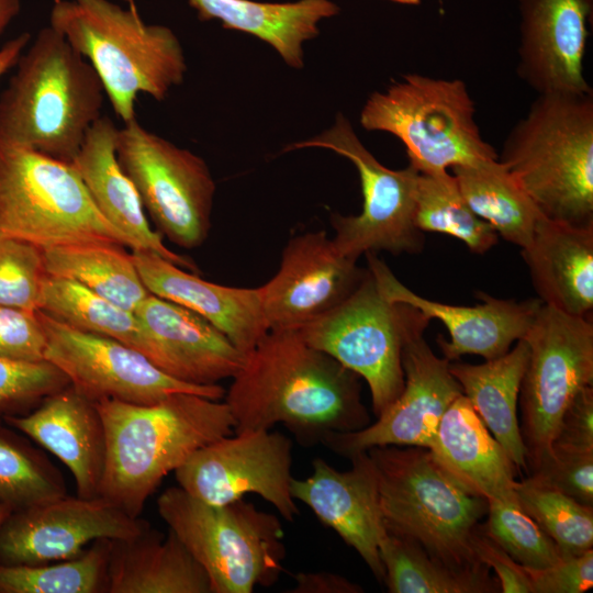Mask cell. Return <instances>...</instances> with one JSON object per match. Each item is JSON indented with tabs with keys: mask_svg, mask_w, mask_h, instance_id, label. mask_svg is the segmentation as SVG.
I'll list each match as a JSON object with an SVG mask.
<instances>
[{
	"mask_svg": "<svg viewBox=\"0 0 593 593\" xmlns=\"http://www.w3.org/2000/svg\"><path fill=\"white\" fill-rule=\"evenodd\" d=\"M225 392L234 432L287 427L303 446L370 424L360 377L309 345L296 329H270L245 355Z\"/></svg>",
	"mask_w": 593,
	"mask_h": 593,
	"instance_id": "1",
	"label": "cell"
},
{
	"mask_svg": "<svg viewBox=\"0 0 593 593\" xmlns=\"http://www.w3.org/2000/svg\"><path fill=\"white\" fill-rule=\"evenodd\" d=\"M107 456L99 495L137 518L163 479L199 448L232 435L225 402L189 392L152 404L102 399Z\"/></svg>",
	"mask_w": 593,
	"mask_h": 593,
	"instance_id": "2",
	"label": "cell"
},
{
	"mask_svg": "<svg viewBox=\"0 0 593 593\" xmlns=\"http://www.w3.org/2000/svg\"><path fill=\"white\" fill-rule=\"evenodd\" d=\"M0 94V147L71 164L102 116L105 91L92 65L51 25L19 57Z\"/></svg>",
	"mask_w": 593,
	"mask_h": 593,
	"instance_id": "3",
	"label": "cell"
},
{
	"mask_svg": "<svg viewBox=\"0 0 593 593\" xmlns=\"http://www.w3.org/2000/svg\"><path fill=\"white\" fill-rule=\"evenodd\" d=\"M367 454L387 529L415 541L456 572L491 575L473 548L488 513L483 496L465 486L427 448L388 445Z\"/></svg>",
	"mask_w": 593,
	"mask_h": 593,
	"instance_id": "4",
	"label": "cell"
},
{
	"mask_svg": "<svg viewBox=\"0 0 593 593\" xmlns=\"http://www.w3.org/2000/svg\"><path fill=\"white\" fill-rule=\"evenodd\" d=\"M497 158L544 217L593 226V92L538 94Z\"/></svg>",
	"mask_w": 593,
	"mask_h": 593,
	"instance_id": "5",
	"label": "cell"
},
{
	"mask_svg": "<svg viewBox=\"0 0 593 593\" xmlns=\"http://www.w3.org/2000/svg\"><path fill=\"white\" fill-rule=\"evenodd\" d=\"M49 25L92 65L123 123L136 119L139 93L163 101L183 81L187 64L177 35L146 24L137 9L109 0H54Z\"/></svg>",
	"mask_w": 593,
	"mask_h": 593,
	"instance_id": "6",
	"label": "cell"
},
{
	"mask_svg": "<svg viewBox=\"0 0 593 593\" xmlns=\"http://www.w3.org/2000/svg\"><path fill=\"white\" fill-rule=\"evenodd\" d=\"M157 510L206 572L211 593H251L279 579L286 548L276 515L243 499L205 503L180 486L166 489Z\"/></svg>",
	"mask_w": 593,
	"mask_h": 593,
	"instance_id": "7",
	"label": "cell"
},
{
	"mask_svg": "<svg viewBox=\"0 0 593 593\" xmlns=\"http://www.w3.org/2000/svg\"><path fill=\"white\" fill-rule=\"evenodd\" d=\"M367 131L396 136L418 172L497 158L481 136L475 105L460 79L407 74L384 92H373L360 112Z\"/></svg>",
	"mask_w": 593,
	"mask_h": 593,
	"instance_id": "8",
	"label": "cell"
},
{
	"mask_svg": "<svg viewBox=\"0 0 593 593\" xmlns=\"http://www.w3.org/2000/svg\"><path fill=\"white\" fill-rule=\"evenodd\" d=\"M0 234L49 248L131 240L96 206L71 164L41 153L0 147Z\"/></svg>",
	"mask_w": 593,
	"mask_h": 593,
	"instance_id": "9",
	"label": "cell"
},
{
	"mask_svg": "<svg viewBox=\"0 0 593 593\" xmlns=\"http://www.w3.org/2000/svg\"><path fill=\"white\" fill-rule=\"evenodd\" d=\"M429 321L417 309L388 299L367 268L345 301L296 331L367 382L378 417L404 388L401 351L406 334Z\"/></svg>",
	"mask_w": 593,
	"mask_h": 593,
	"instance_id": "10",
	"label": "cell"
},
{
	"mask_svg": "<svg viewBox=\"0 0 593 593\" xmlns=\"http://www.w3.org/2000/svg\"><path fill=\"white\" fill-rule=\"evenodd\" d=\"M524 339L529 347L518 402L528 472L552 455L561 417L593 384V324L541 304Z\"/></svg>",
	"mask_w": 593,
	"mask_h": 593,
	"instance_id": "11",
	"label": "cell"
},
{
	"mask_svg": "<svg viewBox=\"0 0 593 593\" xmlns=\"http://www.w3.org/2000/svg\"><path fill=\"white\" fill-rule=\"evenodd\" d=\"M115 153L160 236L187 249L201 246L211 228L215 193L206 163L136 119L119 127Z\"/></svg>",
	"mask_w": 593,
	"mask_h": 593,
	"instance_id": "12",
	"label": "cell"
},
{
	"mask_svg": "<svg viewBox=\"0 0 593 593\" xmlns=\"http://www.w3.org/2000/svg\"><path fill=\"white\" fill-rule=\"evenodd\" d=\"M321 147L348 158L357 168L362 190L358 215L332 216L333 242L351 258L387 250L393 255L417 254L424 235L414 222L415 190L419 172L409 164L393 170L383 166L357 137L350 122L339 113L334 125L316 137L289 145L284 150Z\"/></svg>",
	"mask_w": 593,
	"mask_h": 593,
	"instance_id": "13",
	"label": "cell"
},
{
	"mask_svg": "<svg viewBox=\"0 0 593 593\" xmlns=\"http://www.w3.org/2000/svg\"><path fill=\"white\" fill-rule=\"evenodd\" d=\"M45 336V360L58 367L70 384L92 402L102 399L152 404L177 392L212 400L224 398L220 384L179 381L139 351L112 338L86 333L38 311Z\"/></svg>",
	"mask_w": 593,
	"mask_h": 593,
	"instance_id": "14",
	"label": "cell"
},
{
	"mask_svg": "<svg viewBox=\"0 0 593 593\" xmlns=\"http://www.w3.org/2000/svg\"><path fill=\"white\" fill-rule=\"evenodd\" d=\"M292 441L267 430L235 433L194 451L178 469V486L205 503L223 505L257 494L289 522L299 515L291 493Z\"/></svg>",
	"mask_w": 593,
	"mask_h": 593,
	"instance_id": "15",
	"label": "cell"
},
{
	"mask_svg": "<svg viewBox=\"0 0 593 593\" xmlns=\"http://www.w3.org/2000/svg\"><path fill=\"white\" fill-rule=\"evenodd\" d=\"M428 323L412 327L401 351L404 388L374 423L347 433H329L322 444L346 458L378 446H415L429 449L440 419L462 388L424 338Z\"/></svg>",
	"mask_w": 593,
	"mask_h": 593,
	"instance_id": "16",
	"label": "cell"
},
{
	"mask_svg": "<svg viewBox=\"0 0 593 593\" xmlns=\"http://www.w3.org/2000/svg\"><path fill=\"white\" fill-rule=\"evenodd\" d=\"M148 522L131 517L109 500L68 494L11 512L0 525V564L36 566L81 555L97 539H126Z\"/></svg>",
	"mask_w": 593,
	"mask_h": 593,
	"instance_id": "17",
	"label": "cell"
},
{
	"mask_svg": "<svg viewBox=\"0 0 593 593\" xmlns=\"http://www.w3.org/2000/svg\"><path fill=\"white\" fill-rule=\"evenodd\" d=\"M342 254L324 231L292 237L276 275L259 287L270 329H298L345 301L367 269Z\"/></svg>",
	"mask_w": 593,
	"mask_h": 593,
	"instance_id": "18",
	"label": "cell"
},
{
	"mask_svg": "<svg viewBox=\"0 0 593 593\" xmlns=\"http://www.w3.org/2000/svg\"><path fill=\"white\" fill-rule=\"evenodd\" d=\"M368 269L383 294L395 302L417 309L427 318L439 320L448 329L449 340L437 336V344L449 361L463 355H479L485 360L506 354L529 329L541 301L497 299L478 292L481 303L452 305L418 295L404 286L374 253L365 254Z\"/></svg>",
	"mask_w": 593,
	"mask_h": 593,
	"instance_id": "19",
	"label": "cell"
},
{
	"mask_svg": "<svg viewBox=\"0 0 593 593\" xmlns=\"http://www.w3.org/2000/svg\"><path fill=\"white\" fill-rule=\"evenodd\" d=\"M592 0H519L518 76L538 94L589 93L583 72Z\"/></svg>",
	"mask_w": 593,
	"mask_h": 593,
	"instance_id": "20",
	"label": "cell"
},
{
	"mask_svg": "<svg viewBox=\"0 0 593 593\" xmlns=\"http://www.w3.org/2000/svg\"><path fill=\"white\" fill-rule=\"evenodd\" d=\"M349 459L351 469L338 471L324 459L315 458L307 478L292 479L291 493L353 547L376 579L383 582L379 537L384 523L373 465L367 451Z\"/></svg>",
	"mask_w": 593,
	"mask_h": 593,
	"instance_id": "21",
	"label": "cell"
},
{
	"mask_svg": "<svg viewBox=\"0 0 593 593\" xmlns=\"http://www.w3.org/2000/svg\"><path fill=\"white\" fill-rule=\"evenodd\" d=\"M135 315L152 345V362L170 377L195 385L233 378L245 355L197 313L149 293Z\"/></svg>",
	"mask_w": 593,
	"mask_h": 593,
	"instance_id": "22",
	"label": "cell"
},
{
	"mask_svg": "<svg viewBox=\"0 0 593 593\" xmlns=\"http://www.w3.org/2000/svg\"><path fill=\"white\" fill-rule=\"evenodd\" d=\"M149 293L202 316L244 355L269 332L258 288H236L203 280L146 249L132 250Z\"/></svg>",
	"mask_w": 593,
	"mask_h": 593,
	"instance_id": "23",
	"label": "cell"
},
{
	"mask_svg": "<svg viewBox=\"0 0 593 593\" xmlns=\"http://www.w3.org/2000/svg\"><path fill=\"white\" fill-rule=\"evenodd\" d=\"M1 419L51 451L69 469L77 496H99L107 443L94 402L69 384L45 398L30 413Z\"/></svg>",
	"mask_w": 593,
	"mask_h": 593,
	"instance_id": "24",
	"label": "cell"
},
{
	"mask_svg": "<svg viewBox=\"0 0 593 593\" xmlns=\"http://www.w3.org/2000/svg\"><path fill=\"white\" fill-rule=\"evenodd\" d=\"M119 127L102 115L88 131L71 165L101 214L132 243L133 249L152 250L191 271L194 264L170 250L146 217L139 195L119 165L115 146Z\"/></svg>",
	"mask_w": 593,
	"mask_h": 593,
	"instance_id": "25",
	"label": "cell"
},
{
	"mask_svg": "<svg viewBox=\"0 0 593 593\" xmlns=\"http://www.w3.org/2000/svg\"><path fill=\"white\" fill-rule=\"evenodd\" d=\"M522 256L542 304L589 318L593 309V226L540 216Z\"/></svg>",
	"mask_w": 593,
	"mask_h": 593,
	"instance_id": "26",
	"label": "cell"
},
{
	"mask_svg": "<svg viewBox=\"0 0 593 593\" xmlns=\"http://www.w3.org/2000/svg\"><path fill=\"white\" fill-rule=\"evenodd\" d=\"M429 450L456 479L486 501L518 503L516 468L465 394L443 415Z\"/></svg>",
	"mask_w": 593,
	"mask_h": 593,
	"instance_id": "27",
	"label": "cell"
},
{
	"mask_svg": "<svg viewBox=\"0 0 593 593\" xmlns=\"http://www.w3.org/2000/svg\"><path fill=\"white\" fill-rule=\"evenodd\" d=\"M108 593H211V588L180 539L148 525L132 538L111 540Z\"/></svg>",
	"mask_w": 593,
	"mask_h": 593,
	"instance_id": "28",
	"label": "cell"
},
{
	"mask_svg": "<svg viewBox=\"0 0 593 593\" xmlns=\"http://www.w3.org/2000/svg\"><path fill=\"white\" fill-rule=\"evenodd\" d=\"M127 2L137 9L135 0ZM201 21L217 19L223 27L251 34L271 45L293 68L303 66L302 43L318 34L321 19L338 13L328 0L265 3L250 0H189Z\"/></svg>",
	"mask_w": 593,
	"mask_h": 593,
	"instance_id": "29",
	"label": "cell"
},
{
	"mask_svg": "<svg viewBox=\"0 0 593 593\" xmlns=\"http://www.w3.org/2000/svg\"><path fill=\"white\" fill-rule=\"evenodd\" d=\"M529 347L523 338L506 354L480 365L449 362V370L516 471H527L526 447L517 417L521 383Z\"/></svg>",
	"mask_w": 593,
	"mask_h": 593,
	"instance_id": "30",
	"label": "cell"
},
{
	"mask_svg": "<svg viewBox=\"0 0 593 593\" xmlns=\"http://www.w3.org/2000/svg\"><path fill=\"white\" fill-rule=\"evenodd\" d=\"M472 209L499 236L525 248L541 213L499 158L451 168Z\"/></svg>",
	"mask_w": 593,
	"mask_h": 593,
	"instance_id": "31",
	"label": "cell"
},
{
	"mask_svg": "<svg viewBox=\"0 0 593 593\" xmlns=\"http://www.w3.org/2000/svg\"><path fill=\"white\" fill-rule=\"evenodd\" d=\"M48 276L80 283L116 305L135 311L149 294L132 253L114 243H81L43 248Z\"/></svg>",
	"mask_w": 593,
	"mask_h": 593,
	"instance_id": "32",
	"label": "cell"
},
{
	"mask_svg": "<svg viewBox=\"0 0 593 593\" xmlns=\"http://www.w3.org/2000/svg\"><path fill=\"white\" fill-rule=\"evenodd\" d=\"M38 311L76 329L118 340L152 361L149 338L135 313L76 281L47 275Z\"/></svg>",
	"mask_w": 593,
	"mask_h": 593,
	"instance_id": "33",
	"label": "cell"
},
{
	"mask_svg": "<svg viewBox=\"0 0 593 593\" xmlns=\"http://www.w3.org/2000/svg\"><path fill=\"white\" fill-rule=\"evenodd\" d=\"M383 583L390 593H491L497 579L456 572L433 559L415 541L385 528L379 537Z\"/></svg>",
	"mask_w": 593,
	"mask_h": 593,
	"instance_id": "34",
	"label": "cell"
},
{
	"mask_svg": "<svg viewBox=\"0 0 593 593\" xmlns=\"http://www.w3.org/2000/svg\"><path fill=\"white\" fill-rule=\"evenodd\" d=\"M414 222L421 232H436L461 240L472 253L484 254L499 239L465 200L454 174L419 172L415 190Z\"/></svg>",
	"mask_w": 593,
	"mask_h": 593,
	"instance_id": "35",
	"label": "cell"
},
{
	"mask_svg": "<svg viewBox=\"0 0 593 593\" xmlns=\"http://www.w3.org/2000/svg\"><path fill=\"white\" fill-rule=\"evenodd\" d=\"M65 495L59 469L0 418V503L14 512Z\"/></svg>",
	"mask_w": 593,
	"mask_h": 593,
	"instance_id": "36",
	"label": "cell"
},
{
	"mask_svg": "<svg viewBox=\"0 0 593 593\" xmlns=\"http://www.w3.org/2000/svg\"><path fill=\"white\" fill-rule=\"evenodd\" d=\"M111 540L97 539L81 555L67 560L0 564V593H108Z\"/></svg>",
	"mask_w": 593,
	"mask_h": 593,
	"instance_id": "37",
	"label": "cell"
},
{
	"mask_svg": "<svg viewBox=\"0 0 593 593\" xmlns=\"http://www.w3.org/2000/svg\"><path fill=\"white\" fill-rule=\"evenodd\" d=\"M517 502L563 556H578L593 547V507L544 481L528 475L515 484Z\"/></svg>",
	"mask_w": 593,
	"mask_h": 593,
	"instance_id": "38",
	"label": "cell"
},
{
	"mask_svg": "<svg viewBox=\"0 0 593 593\" xmlns=\"http://www.w3.org/2000/svg\"><path fill=\"white\" fill-rule=\"evenodd\" d=\"M486 514L483 532L525 569H546L564 557L518 503L488 501Z\"/></svg>",
	"mask_w": 593,
	"mask_h": 593,
	"instance_id": "39",
	"label": "cell"
},
{
	"mask_svg": "<svg viewBox=\"0 0 593 593\" xmlns=\"http://www.w3.org/2000/svg\"><path fill=\"white\" fill-rule=\"evenodd\" d=\"M69 384L67 376L47 360L0 356V418L25 415L45 398Z\"/></svg>",
	"mask_w": 593,
	"mask_h": 593,
	"instance_id": "40",
	"label": "cell"
},
{
	"mask_svg": "<svg viewBox=\"0 0 593 593\" xmlns=\"http://www.w3.org/2000/svg\"><path fill=\"white\" fill-rule=\"evenodd\" d=\"M46 276L41 247L0 234V305L38 311Z\"/></svg>",
	"mask_w": 593,
	"mask_h": 593,
	"instance_id": "41",
	"label": "cell"
},
{
	"mask_svg": "<svg viewBox=\"0 0 593 593\" xmlns=\"http://www.w3.org/2000/svg\"><path fill=\"white\" fill-rule=\"evenodd\" d=\"M529 475L593 507V452L552 450L551 457Z\"/></svg>",
	"mask_w": 593,
	"mask_h": 593,
	"instance_id": "42",
	"label": "cell"
},
{
	"mask_svg": "<svg viewBox=\"0 0 593 593\" xmlns=\"http://www.w3.org/2000/svg\"><path fill=\"white\" fill-rule=\"evenodd\" d=\"M46 336L38 311L0 305V356L45 360Z\"/></svg>",
	"mask_w": 593,
	"mask_h": 593,
	"instance_id": "43",
	"label": "cell"
},
{
	"mask_svg": "<svg viewBox=\"0 0 593 593\" xmlns=\"http://www.w3.org/2000/svg\"><path fill=\"white\" fill-rule=\"evenodd\" d=\"M526 570L533 593H583L593 586V550L564 556L546 569Z\"/></svg>",
	"mask_w": 593,
	"mask_h": 593,
	"instance_id": "44",
	"label": "cell"
},
{
	"mask_svg": "<svg viewBox=\"0 0 593 593\" xmlns=\"http://www.w3.org/2000/svg\"><path fill=\"white\" fill-rule=\"evenodd\" d=\"M552 450L593 452V387L583 388L566 409Z\"/></svg>",
	"mask_w": 593,
	"mask_h": 593,
	"instance_id": "45",
	"label": "cell"
},
{
	"mask_svg": "<svg viewBox=\"0 0 593 593\" xmlns=\"http://www.w3.org/2000/svg\"><path fill=\"white\" fill-rule=\"evenodd\" d=\"M473 548L480 561L495 572L501 592L533 593L527 570L493 541L483 532L482 525L474 535Z\"/></svg>",
	"mask_w": 593,
	"mask_h": 593,
	"instance_id": "46",
	"label": "cell"
},
{
	"mask_svg": "<svg viewBox=\"0 0 593 593\" xmlns=\"http://www.w3.org/2000/svg\"><path fill=\"white\" fill-rule=\"evenodd\" d=\"M292 593H360L362 588L350 580L326 571L300 572L295 575Z\"/></svg>",
	"mask_w": 593,
	"mask_h": 593,
	"instance_id": "47",
	"label": "cell"
},
{
	"mask_svg": "<svg viewBox=\"0 0 593 593\" xmlns=\"http://www.w3.org/2000/svg\"><path fill=\"white\" fill-rule=\"evenodd\" d=\"M31 42V35L23 32L18 36L9 40L0 48V77L15 66L19 57Z\"/></svg>",
	"mask_w": 593,
	"mask_h": 593,
	"instance_id": "48",
	"label": "cell"
},
{
	"mask_svg": "<svg viewBox=\"0 0 593 593\" xmlns=\"http://www.w3.org/2000/svg\"><path fill=\"white\" fill-rule=\"evenodd\" d=\"M20 9V0H0V36L11 21L19 14Z\"/></svg>",
	"mask_w": 593,
	"mask_h": 593,
	"instance_id": "49",
	"label": "cell"
},
{
	"mask_svg": "<svg viewBox=\"0 0 593 593\" xmlns=\"http://www.w3.org/2000/svg\"><path fill=\"white\" fill-rule=\"evenodd\" d=\"M10 513H11V510L4 504L0 503V525Z\"/></svg>",
	"mask_w": 593,
	"mask_h": 593,
	"instance_id": "50",
	"label": "cell"
},
{
	"mask_svg": "<svg viewBox=\"0 0 593 593\" xmlns=\"http://www.w3.org/2000/svg\"><path fill=\"white\" fill-rule=\"evenodd\" d=\"M404 4H418L421 0H391Z\"/></svg>",
	"mask_w": 593,
	"mask_h": 593,
	"instance_id": "51",
	"label": "cell"
}]
</instances>
